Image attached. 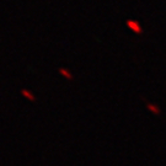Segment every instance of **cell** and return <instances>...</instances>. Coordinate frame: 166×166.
I'll list each match as a JSON object with an SVG mask.
<instances>
[{
	"label": "cell",
	"instance_id": "6da1fadb",
	"mask_svg": "<svg viewBox=\"0 0 166 166\" xmlns=\"http://www.w3.org/2000/svg\"><path fill=\"white\" fill-rule=\"evenodd\" d=\"M21 94H22L25 97H27L28 100H31V101H34V96H33V95H32L30 91H27V90H22V91H21Z\"/></svg>",
	"mask_w": 166,
	"mask_h": 166
},
{
	"label": "cell",
	"instance_id": "7a4b0ae2",
	"mask_svg": "<svg viewBox=\"0 0 166 166\" xmlns=\"http://www.w3.org/2000/svg\"><path fill=\"white\" fill-rule=\"evenodd\" d=\"M59 73L62 74V75H64L65 78H68V79H71V75L67 71V70H64V69H59Z\"/></svg>",
	"mask_w": 166,
	"mask_h": 166
}]
</instances>
